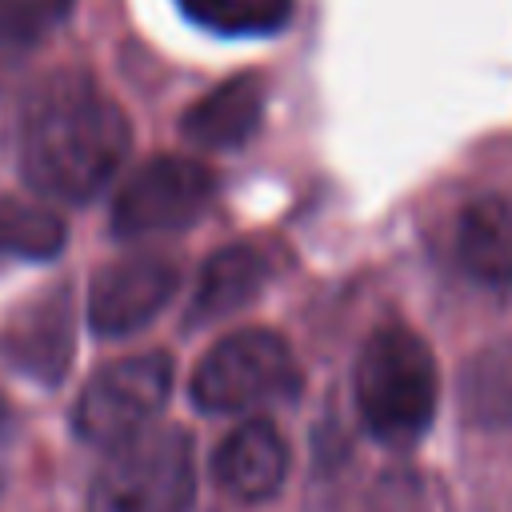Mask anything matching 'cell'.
<instances>
[{"label":"cell","mask_w":512,"mask_h":512,"mask_svg":"<svg viewBox=\"0 0 512 512\" xmlns=\"http://www.w3.org/2000/svg\"><path fill=\"white\" fill-rule=\"evenodd\" d=\"M128 148L132 128L124 108L88 72H56L40 80L20 104V176L48 200H92L120 172Z\"/></svg>","instance_id":"cell-1"},{"label":"cell","mask_w":512,"mask_h":512,"mask_svg":"<svg viewBox=\"0 0 512 512\" xmlns=\"http://www.w3.org/2000/svg\"><path fill=\"white\" fill-rule=\"evenodd\" d=\"M352 396L364 428L388 444H416L436 416L440 404V368L424 336L404 324L376 328L352 368Z\"/></svg>","instance_id":"cell-2"},{"label":"cell","mask_w":512,"mask_h":512,"mask_svg":"<svg viewBox=\"0 0 512 512\" xmlns=\"http://www.w3.org/2000/svg\"><path fill=\"white\" fill-rule=\"evenodd\" d=\"M196 452L180 424L148 428L112 448L88 488V512H192Z\"/></svg>","instance_id":"cell-3"},{"label":"cell","mask_w":512,"mask_h":512,"mask_svg":"<svg viewBox=\"0 0 512 512\" xmlns=\"http://www.w3.org/2000/svg\"><path fill=\"white\" fill-rule=\"evenodd\" d=\"M192 404L208 416H244L300 392V364L284 336L240 328L216 340L192 372Z\"/></svg>","instance_id":"cell-4"},{"label":"cell","mask_w":512,"mask_h":512,"mask_svg":"<svg viewBox=\"0 0 512 512\" xmlns=\"http://www.w3.org/2000/svg\"><path fill=\"white\" fill-rule=\"evenodd\" d=\"M172 376L176 368L168 352H136L104 364L72 404L76 436L112 452L148 432L172 396Z\"/></svg>","instance_id":"cell-5"},{"label":"cell","mask_w":512,"mask_h":512,"mask_svg":"<svg viewBox=\"0 0 512 512\" xmlns=\"http://www.w3.org/2000/svg\"><path fill=\"white\" fill-rule=\"evenodd\" d=\"M216 196V176L192 156H156L140 164L112 200V232L120 240H148L184 232Z\"/></svg>","instance_id":"cell-6"},{"label":"cell","mask_w":512,"mask_h":512,"mask_svg":"<svg viewBox=\"0 0 512 512\" xmlns=\"http://www.w3.org/2000/svg\"><path fill=\"white\" fill-rule=\"evenodd\" d=\"M180 272L160 256H124L104 264L88 288V324L104 340L132 336L176 296Z\"/></svg>","instance_id":"cell-7"},{"label":"cell","mask_w":512,"mask_h":512,"mask_svg":"<svg viewBox=\"0 0 512 512\" xmlns=\"http://www.w3.org/2000/svg\"><path fill=\"white\" fill-rule=\"evenodd\" d=\"M212 480L240 504L272 500L288 480V444L264 416L236 424L212 452Z\"/></svg>","instance_id":"cell-8"},{"label":"cell","mask_w":512,"mask_h":512,"mask_svg":"<svg viewBox=\"0 0 512 512\" xmlns=\"http://www.w3.org/2000/svg\"><path fill=\"white\" fill-rule=\"evenodd\" d=\"M456 260L488 292L512 288V200L488 192L456 216Z\"/></svg>","instance_id":"cell-9"},{"label":"cell","mask_w":512,"mask_h":512,"mask_svg":"<svg viewBox=\"0 0 512 512\" xmlns=\"http://www.w3.org/2000/svg\"><path fill=\"white\" fill-rule=\"evenodd\" d=\"M4 348L12 364L28 376H40L44 384H56L68 372L72 360V304L68 292H48L32 300L8 328Z\"/></svg>","instance_id":"cell-10"},{"label":"cell","mask_w":512,"mask_h":512,"mask_svg":"<svg viewBox=\"0 0 512 512\" xmlns=\"http://www.w3.org/2000/svg\"><path fill=\"white\" fill-rule=\"evenodd\" d=\"M264 120V84L256 76H232L196 100L180 128L196 148H236Z\"/></svg>","instance_id":"cell-11"},{"label":"cell","mask_w":512,"mask_h":512,"mask_svg":"<svg viewBox=\"0 0 512 512\" xmlns=\"http://www.w3.org/2000/svg\"><path fill=\"white\" fill-rule=\"evenodd\" d=\"M268 276H272V256H268L260 244H232V248H220V252L204 264V272H200V284H196L188 320L208 324V320H220V316L244 308V304L264 288Z\"/></svg>","instance_id":"cell-12"},{"label":"cell","mask_w":512,"mask_h":512,"mask_svg":"<svg viewBox=\"0 0 512 512\" xmlns=\"http://www.w3.org/2000/svg\"><path fill=\"white\" fill-rule=\"evenodd\" d=\"M460 404L480 428H512V340L484 348L468 364L460 380Z\"/></svg>","instance_id":"cell-13"},{"label":"cell","mask_w":512,"mask_h":512,"mask_svg":"<svg viewBox=\"0 0 512 512\" xmlns=\"http://www.w3.org/2000/svg\"><path fill=\"white\" fill-rule=\"evenodd\" d=\"M64 220L32 200H0V264L52 260L64 248Z\"/></svg>","instance_id":"cell-14"},{"label":"cell","mask_w":512,"mask_h":512,"mask_svg":"<svg viewBox=\"0 0 512 512\" xmlns=\"http://www.w3.org/2000/svg\"><path fill=\"white\" fill-rule=\"evenodd\" d=\"M180 12L220 36H268L288 24L292 0H176Z\"/></svg>","instance_id":"cell-15"},{"label":"cell","mask_w":512,"mask_h":512,"mask_svg":"<svg viewBox=\"0 0 512 512\" xmlns=\"http://www.w3.org/2000/svg\"><path fill=\"white\" fill-rule=\"evenodd\" d=\"M68 12L72 0H0V48H32Z\"/></svg>","instance_id":"cell-16"},{"label":"cell","mask_w":512,"mask_h":512,"mask_svg":"<svg viewBox=\"0 0 512 512\" xmlns=\"http://www.w3.org/2000/svg\"><path fill=\"white\" fill-rule=\"evenodd\" d=\"M12 440H16V416L8 408V400L0 396V488L8 476V456H12Z\"/></svg>","instance_id":"cell-17"}]
</instances>
